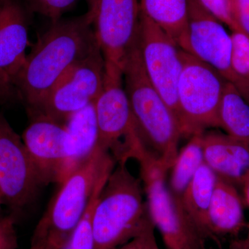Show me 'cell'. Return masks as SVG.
Wrapping results in <instances>:
<instances>
[{"label": "cell", "mask_w": 249, "mask_h": 249, "mask_svg": "<svg viewBox=\"0 0 249 249\" xmlns=\"http://www.w3.org/2000/svg\"><path fill=\"white\" fill-rule=\"evenodd\" d=\"M217 181V175L204 163L180 199L186 213L210 242L213 241L208 231V214Z\"/></svg>", "instance_id": "19"}, {"label": "cell", "mask_w": 249, "mask_h": 249, "mask_svg": "<svg viewBox=\"0 0 249 249\" xmlns=\"http://www.w3.org/2000/svg\"><path fill=\"white\" fill-rule=\"evenodd\" d=\"M98 46L89 11L52 23L33 46L14 80L28 113L37 109L62 77Z\"/></svg>", "instance_id": "1"}, {"label": "cell", "mask_w": 249, "mask_h": 249, "mask_svg": "<svg viewBox=\"0 0 249 249\" xmlns=\"http://www.w3.org/2000/svg\"><path fill=\"white\" fill-rule=\"evenodd\" d=\"M243 201L237 187L217 178L208 214V231L215 243L223 236H236L247 227Z\"/></svg>", "instance_id": "17"}, {"label": "cell", "mask_w": 249, "mask_h": 249, "mask_svg": "<svg viewBox=\"0 0 249 249\" xmlns=\"http://www.w3.org/2000/svg\"><path fill=\"white\" fill-rule=\"evenodd\" d=\"M140 180L117 163L93 211L95 249H116L152 225Z\"/></svg>", "instance_id": "4"}, {"label": "cell", "mask_w": 249, "mask_h": 249, "mask_svg": "<svg viewBox=\"0 0 249 249\" xmlns=\"http://www.w3.org/2000/svg\"><path fill=\"white\" fill-rule=\"evenodd\" d=\"M94 106L98 147L109 152L116 164L127 163L140 135L124 88L122 68L106 63L103 89Z\"/></svg>", "instance_id": "7"}, {"label": "cell", "mask_w": 249, "mask_h": 249, "mask_svg": "<svg viewBox=\"0 0 249 249\" xmlns=\"http://www.w3.org/2000/svg\"><path fill=\"white\" fill-rule=\"evenodd\" d=\"M220 128L249 145V104L232 83L224 86L219 108Z\"/></svg>", "instance_id": "20"}, {"label": "cell", "mask_w": 249, "mask_h": 249, "mask_svg": "<svg viewBox=\"0 0 249 249\" xmlns=\"http://www.w3.org/2000/svg\"><path fill=\"white\" fill-rule=\"evenodd\" d=\"M240 187L243 191L244 200L249 208V173L246 176Z\"/></svg>", "instance_id": "31"}, {"label": "cell", "mask_w": 249, "mask_h": 249, "mask_svg": "<svg viewBox=\"0 0 249 249\" xmlns=\"http://www.w3.org/2000/svg\"><path fill=\"white\" fill-rule=\"evenodd\" d=\"M123 73L139 134L148 150L170 170L179 151L182 134L173 111L147 76L138 39L124 60Z\"/></svg>", "instance_id": "3"}, {"label": "cell", "mask_w": 249, "mask_h": 249, "mask_svg": "<svg viewBox=\"0 0 249 249\" xmlns=\"http://www.w3.org/2000/svg\"><path fill=\"white\" fill-rule=\"evenodd\" d=\"M29 13L21 0H0V70L13 83L27 55Z\"/></svg>", "instance_id": "14"}, {"label": "cell", "mask_w": 249, "mask_h": 249, "mask_svg": "<svg viewBox=\"0 0 249 249\" xmlns=\"http://www.w3.org/2000/svg\"><path fill=\"white\" fill-rule=\"evenodd\" d=\"M18 100L20 98L12 80L0 70V104H7Z\"/></svg>", "instance_id": "29"}, {"label": "cell", "mask_w": 249, "mask_h": 249, "mask_svg": "<svg viewBox=\"0 0 249 249\" xmlns=\"http://www.w3.org/2000/svg\"><path fill=\"white\" fill-rule=\"evenodd\" d=\"M140 9L188 52V0H140Z\"/></svg>", "instance_id": "18"}, {"label": "cell", "mask_w": 249, "mask_h": 249, "mask_svg": "<svg viewBox=\"0 0 249 249\" xmlns=\"http://www.w3.org/2000/svg\"><path fill=\"white\" fill-rule=\"evenodd\" d=\"M229 249H249V240L245 239H236L231 242Z\"/></svg>", "instance_id": "30"}, {"label": "cell", "mask_w": 249, "mask_h": 249, "mask_svg": "<svg viewBox=\"0 0 249 249\" xmlns=\"http://www.w3.org/2000/svg\"><path fill=\"white\" fill-rule=\"evenodd\" d=\"M178 80V124L182 137L191 138L206 129L220 128L219 108L227 80L213 67L182 50Z\"/></svg>", "instance_id": "6"}, {"label": "cell", "mask_w": 249, "mask_h": 249, "mask_svg": "<svg viewBox=\"0 0 249 249\" xmlns=\"http://www.w3.org/2000/svg\"><path fill=\"white\" fill-rule=\"evenodd\" d=\"M138 46L149 80L178 123V88L183 69L182 49L161 28L142 12Z\"/></svg>", "instance_id": "9"}, {"label": "cell", "mask_w": 249, "mask_h": 249, "mask_svg": "<svg viewBox=\"0 0 249 249\" xmlns=\"http://www.w3.org/2000/svg\"><path fill=\"white\" fill-rule=\"evenodd\" d=\"M106 181L107 179L102 180L96 186L84 216L62 249H95L92 227L93 211Z\"/></svg>", "instance_id": "22"}, {"label": "cell", "mask_w": 249, "mask_h": 249, "mask_svg": "<svg viewBox=\"0 0 249 249\" xmlns=\"http://www.w3.org/2000/svg\"><path fill=\"white\" fill-rule=\"evenodd\" d=\"M4 204H5L4 196H3L1 190H0V211H1V206H2V205Z\"/></svg>", "instance_id": "32"}, {"label": "cell", "mask_w": 249, "mask_h": 249, "mask_svg": "<svg viewBox=\"0 0 249 249\" xmlns=\"http://www.w3.org/2000/svg\"><path fill=\"white\" fill-rule=\"evenodd\" d=\"M188 53L213 67L238 89L249 104V85L232 69L231 34L198 0H188Z\"/></svg>", "instance_id": "11"}, {"label": "cell", "mask_w": 249, "mask_h": 249, "mask_svg": "<svg viewBox=\"0 0 249 249\" xmlns=\"http://www.w3.org/2000/svg\"><path fill=\"white\" fill-rule=\"evenodd\" d=\"M232 67L235 74L249 85V36L231 31Z\"/></svg>", "instance_id": "23"}, {"label": "cell", "mask_w": 249, "mask_h": 249, "mask_svg": "<svg viewBox=\"0 0 249 249\" xmlns=\"http://www.w3.org/2000/svg\"><path fill=\"white\" fill-rule=\"evenodd\" d=\"M202 134H196L178 151L170 170L169 187L174 196L181 199L196 171L204 163Z\"/></svg>", "instance_id": "21"}, {"label": "cell", "mask_w": 249, "mask_h": 249, "mask_svg": "<svg viewBox=\"0 0 249 249\" xmlns=\"http://www.w3.org/2000/svg\"></svg>", "instance_id": "34"}, {"label": "cell", "mask_w": 249, "mask_h": 249, "mask_svg": "<svg viewBox=\"0 0 249 249\" xmlns=\"http://www.w3.org/2000/svg\"><path fill=\"white\" fill-rule=\"evenodd\" d=\"M202 142L204 163L218 178L241 186L249 173V145L217 131L205 132Z\"/></svg>", "instance_id": "15"}, {"label": "cell", "mask_w": 249, "mask_h": 249, "mask_svg": "<svg viewBox=\"0 0 249 249\" xmlns=\"http://www.w3.org/2000/svg\"><path fill=\"white\" fill-rule=\"evenodd\" d=\"M43 186L22 137L0 113V190L4 202L20 212Z\"/></svg>", "instance_id": "12"}, {"label": "cell", "mask_w": 249, "mask_h": 249, "mask_svg": "<svg viewBox=\"0 0 249 249\" xmlns=\"http://www.w3.org/2000/svg\"><path fill=\"white\" fill-rule=\"evenodd\" d=\"M246 229L247 231V238L249 240V223H247V227H246Z\"/></svg>", "instance_id": "33"}, {"label": "cell", "mask_w": 249, "mask_h": 249, "mask_svg": "<svg viewBox=\"0 0 249 249\" xmlns=\"http://www.w3.org/2000/svg\"><path fill=\"white\" fill-rule=\"evenodd\" d=\"M116 164L112 156L97 147L89 160L60 184L34 229L30 249H62L86 212L98 183Z\"/></svg>", "instance_id": "2"}, {"label": "cell", "mask_w": 249, "mask_h": 249, "mask_svg": "<svg viewBox=\"0 0 249 249\" xmlns=\"http://www.w3.org/2000/svg\"><path fill=\"white\" fill-rule=\"evenodd\" d=\"M232 17L242 31L249 36V0H229Z\"/></svg>", "instance_id": "28"}, {"label": "cell", "mask_w": 249, "mask_h": 249, "mask_svg": "<svg viewBox=\"0 0 249 249\" xmlns=\"http://www.w3.org/2000/svg\"><path fill=\"white\" fill-rule=\"evenodd\" d=\"M77 0H26L29 13H35L49 18L52 23L58 22L62 15L71 9Z\"/></svg>", "instance_id": "24"}, {"label": "cell", "mask_w": 249, "mask_h": 249, "mask_svg": "<svg viewBox=\"0 0 249 249\" xmlns=\"http://www.w3.org/2000/svg\"><path fill=\"white\" fill-rule=\"evenodd\" d=\"M92 27L106 64L123 69L138 38L140 0H88Z\"/></svg>", "instance_id": "10"}, {"label": "cell", "mask_w": 249, "mask_h": 249, "mask_svg": "<svg viewBox=\"0 0 249 249\" xmlns=\"http://www.w3.org/2000/svg\"><path fill=\"white\" fill-rule=\"evenodd\" d=\"M94 103L72 115L65 124V160L59 185L85 164L97 148L98 130Z\"/></svg>", "instance_id": "16"}, {"label": "cell", "mask_w": 249, "mask_h": 249, "mask_svg": "<svg viewBox=\"0 0 249 249\" xmlns=\"http://www.w3.org/2000/svg\"><path fill=\"white\" fill-rule=\"evenodd\" d=\"M146 196L149 215L167 249H209L210 241L199 230L166 182L169 170L147 148L136 160Z\"/></svg>", "instance_id": "5"}, {"label": "cell", "mask_w": 249, "mask_h": 249, "mask_svg": "<svg viewBox=\"0 0 249 249\" xmlns=\"http://www.w3.org/2000/svg\"><path fill=\"white\" fill-rule=\"evenodd\" d=\"M201 6L231 31L244 32L232 17L229 0H198ZM245 33V32H244Z\"/></svg>", "instance_id": "25"}, {"label": "cell", "mask_w": 249, "mask_h": 249, "mask_svg": "<svg viewBox=\"0 0 249 249\" xmlns=\"http://www.w3.org/2000/svg\"><path fill=\"white\" fill-rule=\"evenodd\" d=\"M16 219L11 215L0 219V249H17Z\"/></svg>", "instance_id": "26"}, {"label": "cell", "mask_w": 249, "mask_h": 249, "mask_svg": "<svg viewBox=\"0 0 249 249\" xmlns=\"http://www.w3.org/2000/svg\"><path fill=\"white\" fill-rule=\"evenodd\" d=\"M106 61L99 46L62 77L32 114L65 124L76 112L94 103L103 89Z\"/></svg>", "instance_id": "8"}, {"label": "cell", "mask_w": 249, "mask_h": 249, "mask_svg": "<svg viewBox=\"0 0 249 249\" xmlns=\"http://www.w3.org/2000/svg\"><path fill=\"white\" fill-rule=\"evenodd\" d=\"M153 224L139 235L116 249H160L157 244Z\"/></svg>", "instance_id": "27"}, {"label": "cell", "mask_w": 249, "mask_h": 249, "mask_svg": "<svg viewBox=\"0 0 249 249\" xmlns=\"http://www.w3.org/2000/svg\"><path fill=\"white\" fill-rule=\"evenodd\" d=\"M29 116L31 121L23 132V142L43 186L58 183L65 160V124L42 114Z\"/></svg>", "instance_id": "13"}]
</instances>
